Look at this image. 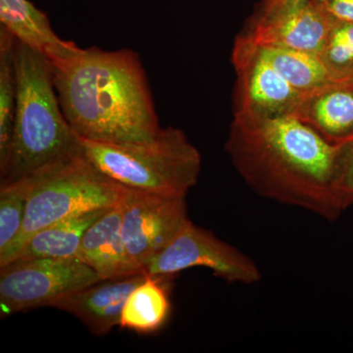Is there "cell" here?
Wrapping results in <instances>:
<instances>
[{"instance_id":"15","label":"cell","mask_w":353,"mask_h":353,"mask_svg":"<svg viewBox=\"0 0 353 353\" xmlns=\"http://www.w3.org/2000/svg\"><path fill=\"white\" fill-rule=\"evenodd\" d=\"M172 277L146 274L145 280L128 296L121 314V328L145 334L159 331L171 312L168 287Z\"/></svg>"},{"instance_id":"20","label":"cell","mask_w":353,"mask_h":353,"mask_svg":"<svg viewBox=\"0 0 353 353\" xmlns=\"http://www.w3.org/2000/svg\"><path fill=\"white\" fill-rule=\"evenodd\" d=\"M30 190L27 179L0 185V254L6 252L22 229Z\"/></svg>"},{"instance_id":"18","label":"cell","mask_w":353,"mask_h":353,"mask_svg":"<svg viewBox=\"0 0 353 353\" xmlns=\"http://www.w3.org/2000/svg\"><path fill=\"white\" fill-rule=\"evenodd\" d=\"M14 44L15 37L0 26V165L10 148L17 105Z\"/></svg>"},{"instance_id":"9","label":"cell","mask_w":353,"mask_h":353,"mask_svg":"<svg viewBox=\"0 0 353 353\" xmlns=\"http://www.w3.org/2000/svg\"><path fill=\"white\" fill-rule=\"evenodd\" d=\"M232 63L236 74L234 114L268 117L296 114L303 94L292 88L243 34L234 41Z\"/></svg>"},{"instance_id":"21","label":"cell","mask_w":353,"mask_h":353,"mask_svg":"<svg viewBox=\"0 0 353 353\" xmlns=\"http://www.w3.org/2000/svg\"><path fill=\"white\" fill-rule=\"evenodd\" d=\"M332 192L341 212L353 206V138L336 145Z\"/></svg>"},{"instance_id":"4","label":"cell","mask_w":353,"mask_h":353,"mask_svg":"<svg viewBox=\"0 0 353 353\" xmlns=\"http://www.w3.org/2000/svg\"><path fill=\"white\" fill-rule=\"evenodd\" d=\"M80 143L88 161L116 183L158 196L185 199L201 171V152L178 128H161L148 143Z\"/></svg>"},{"instance_id":"3","label":"cell","mask_w":353,"mask_h":353,"mask_svg":"<svg viewBox=\"0 0 353 353\" xmlns=\"http://www.w3.org/2000/svg\"><path fill=\"white\" fill-rule=\"evenodd\" d=\"M14 61L17 105L10 148L0 165V185L82 152L60 105L46 55L15 38Z\"/></svg>"},{"instance_id":"23","label":"cell","mask_w":353,"mask_h":353,"mask_svg":"<svg viewBox=\"0 0 353 353\" xmlns=\"http://www.w3.org/2000/svg\"><path fill=\"white\" fill-rule=\"evenodd\" d=\"M334 20L353 23V0H313Z\"/></svg>"},{"instance_id":"10","label":"cell","mask_w":353,"mask_h":353,"mask_svg":"<svg viewBox=\"0 0 353 353\" xmlns=\"http://www.w3.org/2000/svg\"><path fill=\"white\" fill-rule=\"evenodd\" d=\"M333 18L313 0L294 10L266 19L250 20L243 34L255 46L304 51L317 54L328 38Z\"/></svg>"},{"instance_id":"16","label":"cell","mask_w":353,"mask_h":353,"mask_svg":"<svg viewBox=\"0 0 353 353\" xmlns=\"http://www.w3.org/2000/svg\"><path fill=\"white\" fill-rule=\"evenodd\" d=\"M0 22L16 39L44 54L65 41L53 31L48 15L29 0H0Z\"/></svg>"},{"instance_id":"22","label":"cell","mask_w":353,"mask_h":353,"mask_svg":"<svg viewBox=\"0 0 353 353\" xmlns=\"http://www.w3.org/2000/svg\"><path fill=\"white\" fill-rule=\"evenodd\" d=\"M305 1L306 0H261L252 19H266L289 12Z\"/></svg>"},{"instance_id":"7","label":"cell","mask_w":353,"mask_h":353,"mask_svg":"<svg viewBox=\"0 0 353 353\" xmlns=\"http://www.w3.org/2000/svg\"><path fill=\"white\" fill-rule=\"evenodd\" d=\"M204 267L229 284L253 285L261 280L259 267L240 250L189 221L168 245L150 260L145 273L174 276Z\"/></svg>"},{"instance_id":"5","label":"cell","mask_w":353,"mask_h":353,"mask_svg":"<svg viewBox=\"0 0 353 353\" xmlns=\"http://www.w3.org/2000/svg\"><path fill=\"white\" fill-rule=\"evenodd\" d=\"M24 179L31 187L24 223L15 241L0 254V266L8 263L39 230L73 216L112 208L126 190L88 161L83 152Z\"/></svg>"},{"instance_id":"12","label":"cell","mask_w":353,"mask_h":353,"mask_svg":"<svg viewBox=\"0 0 353 353\" xmlns=\"http://www.w3.org/2000/svg\"><path fill=\"white\" fill-rule=\"evenodd\" d=\"M296 115L336 145L353 138V85L330 82L301 95Z\"/></svg>"},{"instance_id":"1","label":"cell","mask_w":353,"mask_h":353,"mask_svg":"<svg viewBox=\"0 0 353 353\" xmlns=\"http://www.w3.org/2000/svg\"><path fill=\"white\" fill-rule=\"evenodd\" d=\"M46 55L62 111L79 138L131 145L157 136L161 127L134 51L81 48L65 41Z\"/></svg>"},{"instance_id":"24","label":"cell","mask_w":353,"mask_h":353,"mask_svg":"<svg viewBox=\"0 0 353 353\" xmlns=\"http://www.w3.org/2000/svg\"><path fill=\"white\" fill-rule=\"evenodd\" d=\"M343 83H348V85H353V75L350 77V79H347V81H345V82Z\"/></svg>"},{"instance_id":"8","label":"cell","mask_w":353,"mask_h":353,"mask_svg":"<svg viewBox=\"0 0 353 353\" xmlns=\"http://www.w3.org/2000/svg\"><path fill=\"white\" fill-rule=\"evenodd\" d=\"M122 236L127 256L139 273L189 222L185 197L158 196L126 188L122 199Z\"/></svg>"},{"instance_id":"2","label":"cell","mask_w":353,"mask_h":353,"mask_svg":"<svg viewBox=\"0 0 353 353\" xmlns=\"http://www.w3.org/2000/svg\"><path fill=\"white\" fill-rule=\"evenodd\" d=\"M233 116L225 150L250 189L325 220L343 213L332 192L336 145L296 114Z\"/></svg>"},{"instance_id":"19","label":"cell","mask_w":353,"mask_h":353,"mask_svg":"<svg viewBox=\"0 0 353 353\" xmlns=\"http://www.w3.org/2000/svg\"><path fill=\"white\" fill-rule=\"evenodd\" d=\"M318 57L331 82L343 83L350 79L353 75V23L333 19Z\"/></svg>"},{"instance_id":"11","label":"cell","mask_w":353,"mask_h":353,"mask_svg":"<svg viewBox=\"0 0 353 353\" xmlns=\"http://www.w3.org/2000/svg\"><path fill=\"white\" fill-rule=\"evenodd\" d=\"M146 274L106 279L57 299L50 307L75 316L95 336H106L119 326L128 296Z\"/></svg>"},{"instance_id":"13","label":"cell","mask_w":353,"mask_h":353,"mask_svg":"<svg viewBox=\"0 0 353 353\" xmlns=\"http://www.w3.org/2000/svg\"><path fill=\"white\" fill-rule=\"evenodd\" d=\"M122 199L88 228L77 256L92 267L102 280L141 274L128 259L123 241Z\"/></svg>"},{"instance_id":"6","label":"cell","mask_w":353,"mask_h":353,"mask_svg":"<svg viewBox=\"0 0 353 353\" xmlns=\"http://www.w3.org/2000/svg\"><path fill=\"white\" fill-rule=\"evenodd\" d=\"M102 280L77 259H16L0 266V304L6 314L50 307L66 294Z\"/></svg>"},{"instance_id":"17","label":"cell","mask_w":353,"mask_h":353,"mask_svg":"<svg viewBox=\"0 0 353 353\" xmlns=\"http://www.w3.org/2000/svg\"><path fill=\"white\" fill-rule=\"evenodd\" d=\"M256 46L274 69L301 94L311 92L331 82L321 60L314 53L270 46Z\"/></svg>"},{"instance_id":"14","label":"cell","mask_w":353,"mask_h":353,"mask_svg":"<svg viewBox=\"0 0 353 353\" xmlns=\"http://www.w3.org/2000/svg\"><path fill=\"white\" fill-rule=\"evenodd\" d=\"M108 209H99L73 216L39 230L28 239L10 261L16 259H77L83 234Z\"/></svg>"}]
</instances>
